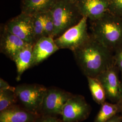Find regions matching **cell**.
<instances>
[{
  "label": "cell",
  "mask_w": 122,
  "mask_h": 122,
  "mask_svg": "<svg viewBox=\"0 0 122 122\" xmlns=\"http://www.w3.org/2000/svg\"><path fill=\"white\" fill-rule=\"evenodd\" d=\"M106 122H122V117L117 114Z\"/></svg>",
  "instance_id": "cell-25"
},
{
  "label": "cell",
  "mask_w": 122,
  "mask_h": 122,
  "mask_svg": "<svg viewBox=\"0 0 122 122\" xmlns=\"http://www.w3.org/2000/svg\"><path fill=\"white\" fill-rule=\"evenodd\" d=\"M4 27L28 44L36 43L31 15L21 12L9 20Z\"/></svg>",
  "instance_id": "cell-8"
},
{
  "label": "cell",
  "mask_w": 122,
  "mask_h": 122,
  "mask_svg": "<svg viewBox=\"0 0 122 122\" xmlns=\"http://www.w3.org/2000/svg\"><path fill=\"white\" fill-rule=\"evenodd\" d=\"M113 63L122 76V45L114 51Z\"/></svg>",
  "instance_id": "cell-22"
},
{
  "label": "cell",
  "mask_w": 122,
  "mask_h": 122,
  "mask_svg": "<svg viewBox=\"0 0 122 122\" xmlns=\"http://www.w3.org/2000/svg\"><path fill=\"white\" fill-rule=\"evenodd\" d=\"M15 90V87L11 86L8 83L2 78L0 79V90Z\"/></svg>",
  "instance_id": "cell-24"
},
{
  "label": "cell",
  "mask_w": 122,
  "mask_h": 122,
  "mask_svg": "<svg viewBox=\"0 0 122 122\" xmlns=\"http://www.w3.org/2000/svg\"><path fill=\"white\" fill-rule=\"evenodd\" d=\"M91 35L112 52L122 45V18L108 12L91 21Z\"/></svg>",
  "instance_id": "cell-2"
},
{
  "label": "cell",
  "mask_w": 122,
  "mask_h": 122,
  "mask_svg": "<svg viewBox=\"0 0 122 122\" xmlns=\"http://www.w3.org/2000/svg\"><path fill=\"white\" fill-rule=\"evenodd\" d=\"M72 52L79 67L86 77L96 78L114 64L112 52L91 34L85 44Z\"/></svg>",
  "instance_id": "cell-1"
},
{
  "label": "cell",
  "mask_w": 122,
  "mask_h": 122,
  "mask_svg": "<svg viewBox=\"0 0 122 122\" xmlns=\"http://www.w3.org/2000/svg\"><path fill=\"white\" fill-rule=\"evenodd\" d=\"M47 88L37 84H24L15 87V92L21 107L32 113L39 115Z\"/></svg>",
  "instance_id": "cell-4"
},
{
  "label": "cell",
  "mask_w": 122,
  "mask_h": 122,
  "mask_svg": "<svg viewBox=\"0 0 122 122\" xmlns=\"http://www.w3.org/2000/svg\"><path fill=\"white\" fill-rule=\"evenodd\" d=\"M88 86L94 100L99 105H102L105 102L106 96L102 84L97 78L86 77Z\"/></svg>",
  "instance_id": "cell-17"
},
{
  "label": "cell",
  "mask_w": 122,
  "mask_h": 122,
  "mask_svg": "<svg viewBox=\"0 0 122 122\" xmlns=\"http://www.w3.org/2000/svg\"><path fill=\"white\" fill-rule=\"evenodd\" d=\"M57 0H21L22 13L30 15L50 10Z\"/></svg>",
  "instance_id": "cell-15"
},
{
  "label": "cell",
  "mask_w": 122,
  "mask_h": 122,
  "mask_svg": "<svg viewBox=\"0 0 122 122\" xmlns=\"http://www.w3.org/2000/svg\"><path fill=\"white\" fill-rule=\"evenodd\" d=\"M38 115L16 105L0 112V122H35Z\"/></svg>",
  "instance_id": "cell-13"
},
{
  "label": "cell",
  "mask_w": 122,
  "mask_h": 122,
  "mask_svg": "<svg viewBox=\"0 0 122 122\" xmlns=\"http://www.w3.org/2000/svg\"><path fill=\"white\" fill-rule=\"evenodd\" d=\"M59 49L54 39L46 36L40 38L34 45L32 67L39 64Z\"/></svg>",
  "instance_id": "cell-12"
},
{
  "label": "cell",
  "mask_w": 122,
  "mask_h": 122,
  "mask_svg": "<svg viewBox=\"0 0 122 122\" xmlns=\"http://www.w3.org/2000/svg\"><path fill=\"white\" fill-rule=\"evenodd\" d=\"M28 43L14 35L4 27L0 35V52L14 61L18 53Z\"/></svg>",
  "instance_id": "cell-11"
},
{
  "label": "cell",
  "mask_w": 122,
  "mask_h": 122,
  "mask_svg": "<svg viewBox=\"0 0 122 122\" xmlns=\"http://www.w3.org/2000/svg\"><path fill=\"white\" fill-rule=\"evenodd\" d=\"M17 97L15 91L0 90V112L17 105Z\"/></svg>",
  "instance_id": "cell-18"
},
{
  "label": "cell",
  "mask_w": 122,
  "mask_h": 122,
  "mask_svg": "<svg viewBox=\"0 0 122 122\" xmlns=\"http://www.w3.org/2000/svg\"><path fill=\"white\" fill-rule=\"evenodd\" d=\"M55 27L50 11L44 13V36L53 38ZM54 39V38H53Z\"/></svg>",
  "instance_id": "cell-20"
},
{
  "label": "cell",
  "mask_w": 122,
  "mask_h": 122,
  "mask_svg": "<svg viewBox=\"0 0 122 122\" xmlns=\"http://www.w3.org/2000/svg\"><path fill=\"white\" fill-rule=\"evenodd\" d=\"M35 122H63V121L58 116L39 115Z\"/></svg>",
  "instance_id": "cell-23"
},
{
  "label": "cell",
  "mask_w": 122,
  "mask_h": 122,
  "mask_svg": "<svg viewBox=\"0 0 122 122\" xmlns=\"http://www.w3.org/2000/svg\"><path fill=\"white\" fill-rule=\"evenodd\" d=\"M119 72L113 64L96 77L105 90L106 98L113 103H119L121 99V81Z\"/></svg>",
  "instance_id": "cell-9"
},
{
  "label": "cell",
  "mask_w": 122,
  "mask_h": 122,
  "mask_svg": "<svg viewBox=\"0 0 122 122\" xmlns=\"http://www.w3.org/2000/svg\"><path fill=\"white\" fill-rule=\"evenodd\" d=\"M101 107L94 122H106L121 112L119 103H109L105 102Z\"/></svg>",
  "instance_id": "cell-16"
},
{
  "label": "cell",
  "mask_w": 122,
  "mask_h": 122,
  "mask_svg": "<svg viewBox=\"0 0 122 122\" xmlns=\"http://www.w3.org/2000/svg\"><path fill=\"white\" fill-rule=\"evenodd\" d=\"M44 13H39L31 15L34 35L36 42L44 36Z\"/></svg>",
  "instance_id": "cell-19"
},
{
  "label": "cell",
  "mask_w": 122,
  "mask_h": 122,
  "mask_svg": "<svg viewBox=\"0 0 122 122\" xmlns=\"http://www.w3.org/2000/svg\"><path fill=\"white\" fill-rule=\"evenodd\" d=\"M34 45L27 44L18 53L14 61L15 62L17 69V81H20L24 72L32 67L33 62V50Z\"/></svg>",
  "instance_id": "cell-14"
},
{
  "label": "cell",
  "mask_w": 122,
  "mask_h": 122,
  "mask_svg": "<svg viewBox=\"0 0 122 122\" xmlns=\"http://www.w3.org/2000/svg\"><path fill=\"white\" fill-rule=\"evenodd\" d=\"M109 12L122 18V0H109Z\"/></svg>",
  "instance_id": "cell-21"
},
{
  "label": "cell",
  "mask_w": 122,
  "mask_h": 122,
  "mask_svg": "<svg viewBox=\"0 0 122 122\" xmlns=\"http://www.w3.org/2000/svg\"><path fill=\"white\" fill-rule=\"evenodd\" d=\"M121 99H120V101L119 103V104L121 106V112L122 113V78L121 80Z\"/></svg>",
  "instance_id": "cell-26"
},
{
  "label": "cell",
  "mask_w": 122,
  "mask_h": 122,
  "mask_svg": "<svg viewBox=\"0 0 122 122\" xmlns=\"http://www.w3.org/2000/svg\"><path fill=\"white\" fill-rule=\"evenodd\" d=\"M70 0L71 1V2H75L76 0Z\"/></svg>",
  "instance_id": "cell-27"
},
{
  "label": "cell",
  "mask_w": 122,
  "mask_h": 122,
  "mask_svg": "<svg viewBox=\"0 0 122 122\" xmlns=\"http://www.w3.org/2000/svg\"><path fill=\"white\" fill-rule=\"evenodd\" d=\"M91 111L84 96L73 95L64 105L61 116L63 122H81L89 117Z\"/></svg>",
  "instance_id": "cell-7"
},
{
  "label": "cell",
  "mask_w": 122,
  "mask_h": 122,
  "mask_svg": "<svg viewBox=\"0 0 122 122\" xmlns=\"http://www.w3.org/2000/svg\"><path fill=\"white\" fill-rule=\"evenodd\" d=\"M73 95L69 92L59 88H47L39 115H61L64 105Z\"/></svg>",
  "instance_id": "cell-6"
},
{
  "label": "cell",
  "mask_w": 122,
  "mask_h": 122,
  "mask_svg": "<svg viewBox=\"0 0 122 122\" xmlns=\"http://www.w3.org/2000/svg\"><path fill=\"white\" fill-rule=\"evenodd\" d=\"M49 11L55 27L54 39L77 24L83 17L75 3L69 0H57Z\"/></svg>",
  "instance_id": "cell-3"
},
{
  "label": "cell",
  "mask_w": 122,
  "mask_h": 122,
  "mask_svg": "<svg viewBox=\"0 0 122 122\" xmlns=\"http://www.w3.org/2000/svg\"><path fill=\"white\" fill-rule=\"evenodd\" d=\"M88 20L83 17L77 24L54 39L59 49H68L73 52L89 39L91 35L88 32Z\"/></svg>",
  "instance_id": "cell-5"
},
{
  "label": "cell",
  "mask_w": 122,
  "mask_h": 122,
  "mask_svg": "<svg viewBox=\"0 0 122 122\" xmlns=\"http://www.w3.org/2000/svg\"><path fill=\"white\" fill-rule=\"evenodd\" d=\"M82 17L93 21L109 12V0H76L75 2Z\"/></svg>",
  "instance_id": "cell-10"
}]
</instances>
